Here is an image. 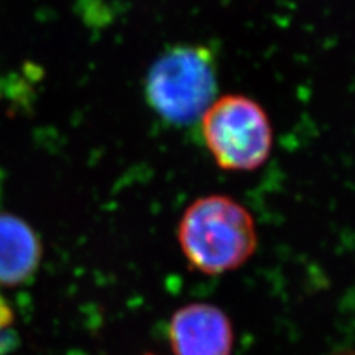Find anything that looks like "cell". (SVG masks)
Segmentation results:
<instances>
[{
    "label": "cell",
    "mask_w": 355,
    "mask_h": 355,
    "mask_svg": "<svg viewBox=\"0 0 355 355\" xmlns=\"http://www.w3.org/2000/svg\"><path fill=\"white\" fill-rule=\"evenodd\" d=\"M190 266L216 275L237 270L257 250L258 234L249 210L228 196H207L185 210L178 230Z\"/></svg>",
    "instance_id": "cell-1"
},
{
    "label": "cell",
    "mask_w": 355,
    "mask_h": 355,
    "mask_svg": "<svg viewBox=\"0 0 355 355\" xmlns=\"http://www.w3.org/2000/svg\"><path fill=\"white\" fill-rule=\"evenodd\" d=\"M147 98L162 119L191 125L202 119L218 94L214 53L205 46H176L155 61L147 76Z\"/></svg>",
    "instance_id": "cell-2"
},
{
    "label": "cell",
    "mask_w": 355,
    "mask_h": 355,
    "mask_svg": "<svg viewBox=\"0 0 355 355\" xmlns=\"http://www.w3.org/2000/svg\"><path fill=\"white\" fill-rule=\"evenodd\" d=\"M202 133L212 157L225 171H254L271 154L270 119L257 101L244 95L216 98L202 117Z\"/></svg>",
    "instance_id": "cell-3"
},
{
    "label": "cell",
    "mask_w": 355,
    "mask_h": 355,
    "mask_svg": "<svg viewBox=\"0 0 355 355\" xmlns=\"http://www.w3.org/2000/svg\"><path fill=\"white\" fill-rule=\"evenodd\" d=\"M169 340L175 355H231L234 330L218 306L191 304L173 314Z\"/></svg>",
    "instance_id": "cell-4"
},
{
    "label": "cell",
    "mask_w": 355,
    "mask_h": 355,
    "mask_svg": "<svg viewBox=\"0 0 355 355\" xmlns=\"http://www.w3.org/2000/svg\"><path fill=\"white\" fill-rule=\"evenodd\" d=\"M42 246L36 232L24 220L0 214V284L17 286L37 270Z\"/></svg>",
    "instance_id": "cell-5"
}]
</instances>
